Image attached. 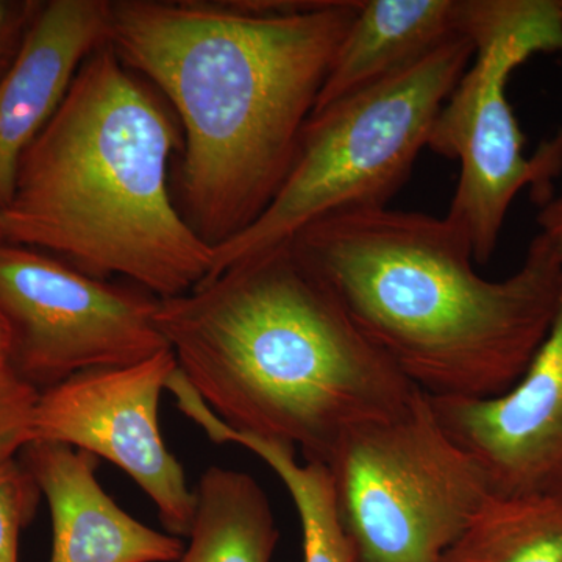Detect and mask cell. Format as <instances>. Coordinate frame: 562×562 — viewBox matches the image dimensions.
Returning a JSON list of instances; mask_svg holds the SVG:
<instances>
[{"mask_svg": "<svg viewBox=\"0 0 562 562\" xmlns=\"http://www.w3.org/2000/svg\"><path fill=\"white\" fill-rule=\"evenodd\" d=\"M158 302L143 288L0 243V319L18 372L40 392L76 373L124 368L171 349L155 322Z\"/></svg>", "mask_w": 562, "mask_h": 562, "instance_id": "ba28073f", "label": "cell"}, {"mask_svg": "<svg viewBox=\"0 0 562 562\" xmlns=\"http://www.w3.org/2000/svg\"><path fill=\"white\" fill-rule=\"evenodd\" d=\"M190 543L177 562H271L280 539L271 503L249 473L211 465L194 491Z\"/></svg>", "mask_w": 562, "mask_h": 562, "instance_id": "9a60e30c", "label": "cell"}, {"mask_svg": "<svg viewBox=\"0 0 562 562\" xmlns=\"http://www.w3.org/2000/svg\"><path fill=\"white\" fill-rule=\"evenodd\" d=\"M472 58L473 44L460 36L390 79L314 111L271 205L246 232L213 249L205 280L290 244L330 214L387 206L412 177L432 122Z\"/></svg>", "mask_w": 562, "mask_h": 562, "instance_id": "5b68a950", "label": "cell"}, {"mask_svg": "<svg viewBox=\"0 0 562 562\" xmlns=\"http://www.w3.org/2000/svg\"><path fill=\"white\" fill-rule=\"evenodd\" d=\"M180 144L171 114L105 44L22 155L0 213L3 241L60 255L95 279L125 277L160 299L187 294L209 277L213 247L169 191Z\"/></svg>", "mask_w": 562, "mask_h": 562, "instance_id": "277c9868", "label": "cell"}, {"mask_svg": "<svg viewBox=\"0 0 562 562\" xmlns=\"http://www.w3.org/2000/svg\"><path fill=\"white\" fill-rule=\"evenodd\" d=\"M355 562H442L492 492L427 395L349 432L328 462Z\"/></svg>", "mask_w": 562, "mask_h": 562, "instance_id": "52a82bcc", "label": "cell"}, {"mask_svg": "<svg viewBox=\"0 0 562 562\" xmlns=\"http://www.w3.org/2000/svg\"><path fill=\"white\" fill-rule=\"evenodd\" d=\"M3 239H2V233H0V243H2Z\"/></svg>", "mask_w": 562, "mask_h": 562, "instance_id": "7402d4cb", "label": "cell"}, {"mask_svg": "<svg viewBox=\"0 0 562 562\" xmlns=\"http://www.w3.org/2000/svg\"><path fill=\"white\" fill-rule=\"evenodd\" d=\"M558 5H560L561 14H562V0H558Z\"/></svg>", "mask_w": 562, "mask_h": 562, "instance_id": "44dd1931", "label": "cell"}, {"mask_svg": "<svg viewBox=\"0 0 562 562\" xmlns=\"http://www.w3.org/2000/svg\"><path fill=\"white\" fill-rule=\"evenodd\" d=\"M428 401L494 494H562V291L546 339L508 391Z\"/></svg>", "mask_w": 562, "mask_h": 562, "instance_id": "30bf717a", "label": "cell"}, {"mask_svg": "<svg viewBox=\"0 0 562 562\" xmlns=\"http://www.w3.org/2000/svg\"><path fill=\"white\" fill-rule=\"evenodd\" d=\"M41 392L14 366L10 333L0 319V461L13 460L32 442L33 416Z\"/></svg>", "mask_w": 562, "mask_h": 562, "instance_id": "e0dca14e", "label": "cell"}, {"mask_svg": "<svg viewBox=\"0 0 562 562\" xmlns=\"http://www.w3.org/2000/svg\"><path fill=\"white\" fill-rule=\"evenodd\" d=\"M462 35L473 44L472 68L432 122L427 147L460 162L447 220L462 233L473 261L497 249L508 211L524 188L542 206L562 171V128L525 155V135L508 99L514 70L538 54L562 52L558 0H462Z\"/></svg>", "mask_w": 562, "mask_h": 562, "instance_id": "8992f818", "label": "cell"}, {"mask_svg": "<svg viewBox=\"0 0 562 562\" xmlns=\"http://www.w3.org/2000/svg\"><path fill=\"white\" fill-rule=\"evenodd\" d=\"M155 322L184 379L233 430L328 465L349 432L417 394L292 244L228 266Z\"/></svg>", "mask_w": 562, "mask_h": 562, "instance_id": "7a4b0ae2", "label": "cell"}, {"mask_svg": "<svg viewBox=\"0 0 562 562\" xmlns=\"http://www.w3.org/2000/svg\"><path fill=\"white\" fill-rule=\"evenodd\" d=\"M44 0H0V79L20 54Z\"/></svg>", "mask_w": 562, "mask_h": 562, "instance_id": "d6986e66", "label": "cell"}, {"mask_svg": "<svg viewBox=\"0 0 562 562\" xmlns=\"http://www.w3.org/2000/svg\"><path fill=\"white\" fill-rule=\"evenodd\" d=\"M460 36L462 0H361L313 113L390 79Z\"/></svg>", "mask_w": 562, "mask_h": 562, "instance_id": "4fadbf2b", "label": "cell"}, {"mask_svg": "<svg viewBox=\"0 0 562 562\" xmlns=\"http://www.w3.org/2000/svg\"><path fill=\"white\" fill-rule=\"evenodd\" d=\"M50 506V562H177L184 543L140 524L102 490L98 458L65 443L32 441L18 454Z\"/></svg>", "mask_w": 562, "mask_h": 562, "instance_id": "7c38bea8", "label": "cell"}, {"mask_svg": "<svg viewBox=\"0 0 562 562\" xmlns=\"http://www.w3.org/2000/svg\"><path fill=\"white\" fill-rule=\"evenodd\" d=\"M179 368L171 349L124 368L91 369L41 391L32 441L65 443L113 462L139 484L169 535L188 536L195 495L169 452L158 408Z\"/></svg>", "mask_w": 562, "mask_h": 562, "instance_id": "9c48e42d", "label": "cell"}, {"mask_svg": "<svg viewBox=\"0 0 562 562\" xmlns=\"http://www.w3.org/2000/svg\"><path fill=\"white\" fill-rule=\"evenodd\" d=\"M168 391L176 395L180 412L194 420L211 441L246 447L279 475L301 519L303 562H355L328 465L297 462L295 449L286 443L233 430L211 412L198 391L180 373L169 382Z\"/></svg>", "mask_w": 562, "mask_h": 562, "instance_id": "5bb4252c", "label": "cell"}, {"mask_svg": "<svg viewBox=\"0 0 562 562\" xmlns=\"http://www.w3.org/2000/svg\"><path fill=\"white\" fill-rule=\"evenodd\" d=\"M361 0H110L109 44L183 127L181 214L216 249L286 180Z\"/></svg>", "mask_w": 562, "mask_h": 562, "instance_id": "6da1fadb", "label": "cell"}, {"mask_svg": "<svg viewBox=\"0 0 562 562\" xmlns=\"http://www.w3.org/2000/svg\"><path fill=\"white\" fill-rule=\"evenodd\" d=\"M110 0H44L20 54L0 79V213L18 166L68 94L80 66L109 44Z\"/></svg>", "mask_w": 562, "mask_h": 562, "instance_id": "8fae6325", "label": "cell"}, {"mask_svg": "<svg viewBox=\"0 0 562 562\" xmlns=\"http://www.w3.org/2000/svg\"><path fill=\"white\" fill-rule=\"evenodd\" d=\"M536 222L539 225V233L546 236L553 244L562 258V187L560 191H554L552 198L542 206H539Z\"/></svg>", "mask_w": 562, "mask_h": 562, "instance_id": "ffe728a7", "label": "cell"}, {"mask_svg": "<svg viewBox=\"0 0 562 562\" xmlns=\"http://www.w3.org/2000/svg\"><path fill=\"white\" fill-rule=\"evenodd\" d=\"M41 495L20 458L0 461V562H18L21 531L35 519Z\"/></svg>", "mask_w": 562, "mask_h": 562, "instance_id": "ac0fdd59", "label": "cell"}, {"mask_svg": "<svg viewBox=\"0 0 562 562\" xmlns=\"http://www.w3.org/2000/svg\"><path fill=\"white\" fill-rule=\"evenodd\" d=\"M291 244L372 346L432 398L508 391L560 303L562 258L541 233L497 281L473 269L471 244L447 217L390 206L330 214Z\"/></svg>", "mask_w": 562, "mask_h": 562, "instance_id": "3957f363", "label": "cell"}, {"mask_svg": "<svg viewBox=\"0 0 562 562\" xmlns=\"http://www.w3.org/2000/svg\"><path fill=\"white\" fill-rule=\"evenodd\" d=\"M442 562H562V494H492Z\"/></svg>", "mask_w": 562, "mask_h": 562, "instance_id": "2e32d148", "label": "cell"}]
</instances>
